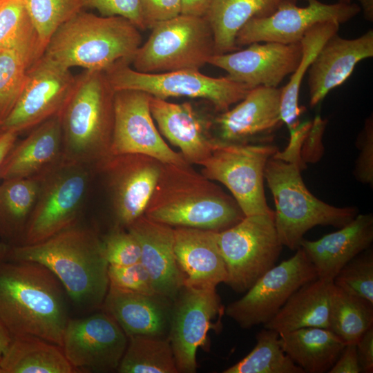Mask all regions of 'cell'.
<instances>
[{"instance_id":"obj_1","label":"cell","mask_w":373,"mask_h":373,"mask_svg":"<svg viewBox=\"0 0 373 373\" xmlns=\"http://www.w3.org/2000/svg\"><path fill=\"white\" fill-rule=\"evenodd\" d=\"M64 291L39 263L0 262V319L12 338L33 336L61 347L69 319Z\"/></svg>"},{"instance_id":"obj_2","label":"cell","mask_w":373,"mask_h":373,"mask_svg":"<svg viewBox=\"0 0 373 373\" xmlns=\"http://www.w3.org/2000/svg\"><path fill=\"white\" fill-rule=\"evenodd\" d=\"M7 260L46 267L73 302L86 309L103 305L109 280L102 238L79 222L41 242L10 246Z\"/></svg>"},{"instance_id":"obj_3","label":"cell","mask_w":373,"mask_h":373,"mask_svg":"<svg viewBox=\"0 0 373 373\" xmlns=\"http://www.w3.org/2000/svg\"><path fill=\"white\" fill-rule=\"evenodd\" d=\"M144 215L172 227L216 232L238 223L245 214L233 197L191 164H162Z\"/></svg>"},{"instance_id":"obj_4","label":"cell","mask_w":373,"mask_h":373,"mask_svg":"<svg viewBox=\"0 0 373 373\" xmlns=\"http://www.w3.org/2000/svg\"><path fill=\"white\" fill-rule=\"evenodd\" d=\"M114 95L104 71L85 70L75 76L59 114L63 160L93 166L111 155Z\"/></svg>"},{"instance_id":"obj_5","label":"cell","mask_w":373,"mask_h":373,"mask_svg":"<svg viewBox=\"0 0 373 373\" xmlns=\"http://www.w3.org/2000/svg\"><path fill=\"white\" fill-rule=\"evenodd\" d=\"M141 45L139 29L128 19L82 10L57 28L44 55L69 69L105 71L119 61L131 64Z\"/></svg>"},{"instance_id":"obj_6","label":"cell","mask_w":373,"mask_h":373,"mask_svg":"<svg viewBox=\"0 0 373 373\" xmlns=\"http://www.w3.org/2000/svg\"><path fill=\"white\" fill-rule=\"evenodd\" d=\"M274 154L267 162L264 178L274 200L275 227L283 246L297 250L312 228L340 229L357 216L356 207H338L317 198L305 184L300 167Z\"/></svg>"},{"instance_id":"obj_7","label":"cell","mask_w":373,"mask_h":373,"mask_svg":"<svg viewBox=\"0 0 373 373\" xmlns=\"http://www.w3.org/2000/svg\"><path fill=\"white\" fill-rule=\"evenodd\" d=\"M132 60L145 73L199 70L216 54L211 28L205 17L184 15L155 23Z\"/></svg>"},{"instance_id":"obj_8","label":"cell","mask_w":373,"mask_h":373,"mask_svg":"<svg viewBox=\"0 0 373 373\" xmlns=\"http://www.w3.org/2000/svg\"><path fill=\"white\" fill-rule=\"evenodd\" d=\"M39 178L37 198L18 245L41 242L79 222L91 166L62 160Z\"/></svg>"},{"instance_id":"obj_9","label":"cell","mask_w":373,"mask_h":373,"mask_svg":"<svg viewBox=\"0 0 373 373\" xmlns=\"http://www.w3.org/2000/svg\"><path fill=\"white\" fill-rule=\"evenodd\" d=\"M130 64L127 61H119L104 71L115 91L136 90L163 99L171 97L202 98L222 113L242 100L251 89L227 76L212 77L199 70L145 73L131 68Z\"/></svg>"},{"instance_id":"obj_10","label":"cell","mask_w":373,"mask_h":373,"mask_svg":"<svg viewBox=\"0 0 373 373\" xmlns=\"http://www.w3.org/2000/svg\"><path fill=\"white\" fill-rule=\"evenodd\" d=\"M216 236L227 272L225 284L237 293L246 292L273 267L283 247L274 211L245 216L233 227L216 232Z\"/></svg>"},{"instance_id":"obj_11","label":"cell","mask_w":373,"mask_h":373,"mask_svg":"<svg viewBox=\"0 0 373 373\" xmlns=\"http://www.w3.org/2000/svg\"><path fill=\"white\" fill-rule=\"evenodd\" d=\"M278 149L270 144H236L215 137L209 156L201 163V173L224 185L245 216L273 211L264 190L267 160Z\"/></svg>"},{"instance_id":"obj_12","label":"cell","mask_w":373,"mask_h":373,"mask_svg":"<svg viewBox=\"0 0 373 373\" xmlns=\"http://www.w3.org/2000/svg\"><path fill=\"white\" fill-rule=\"evenodd\" d=\"M289 259L274 265L240 299L229 303L225 314L240 327L265 324L303 285L317 278L316 272L300 247Z\"/></svg>"},{"instance_id":"obj_13","label":"cell","mask_w":373,"mask_h":373,"mask_svg":"<svg viewBox=\"0 0 373 373\" xmlns=\"http://www.w3.org/2000/svg\"><path fill=\"white\" fill-rule=\"evenodd\" d=\"M75 82L69 68L43 55L28 70L14 106L1 123L3 133L19 135L60 114Z\"/></svg>"},{"instance_id":"obj_14","label":"cell","mask_w":373,"mask_h":373,"mask_svg":"<svg viewBox=\"0 0 373 373\" xmlns=\"http://www.w3.org/2000/svg\"><path fill=\"white\" fill-rule=\"evenodd\" d=\"M304 1H307V6L300 7L296 5V0H285L271 15L251 19L237 33L236 46L256 42H300L314 25L325 21L341 24L361 11V7L354 3L326 4L318 0Z\"/></svg>"},{"instance_id":"obj_15","label":"cell","mask_w":373,"mask_h":373,"mask_svg":"<svg viewBox=\"0 0 373 373\" xmlns=\"http://www.w3.org/2000/svg\"><path fill=\"white\" fill-rule=\"evenodd\" d=\"M224 312L216 288L183 286L173 301L168 334L178 372H196L197 350L208 345L209 329L221 327L213 321Z\"/></svg>"},{"instance_id":"obj_16","label":"cell","mask_w":373,"mask_h":373,"mask_svg":"<svg viewBox=\"0 0 373 373\" xmlns=\"http://www.w3.org/2000/svg\"><path fill=\"white\" fill-rule=\"evenodd\" d=\"M127 343L123 329L105 311L69 318L61 347L76 372L105 373L117 370Z\"/></svg>"},{"instance_id":"obj_17","label":"cell","mask_w":373,"mask_h":373,"mask_svg":"<svg viewBox=\"0 0 373 373\" xmlns=\"http://www.w3.org/2000/svg\"><path fill=\"white\" fill-rule=\"evenodd\" d=\"M150 97V95L136 90L115 91L114 126L110 155L142 154L162 164H189L162 137L151 113Z\"/></svg>"},{"instance_id":"obj_18","label":"cell","mask_w":373,"mask_h":373,"mask_svg":"<svg viewBox=\"0 0 373 373\" xmlns=\"http://www.w3.org/2000/svg\"><path fill=\"white\" fill-rule=\"evenodd\" d=\"M160 161L142 154L109 155L95 166L105 175L117 225L144 215L162 171Z\"/></svg>"},{"instance_id":"obj_19","label":"cell","mask_w":373,"mask_h":373,"mask_svg":"<svg viewBox=\"0 0 373 373\" xmlns=\"http://www.w3.org/2000/svg\"><path fill=\"white\" fill-rule=\"evenodd\" d=\"M241 50L213 55L208 64L227 73L229 79L251 88L278 87L284 78L293 73L302 56L300 42L252 43Z\"/></svg>"},{"instance_id":"obj_20","label":"cell","mask_w":373,"mask_h":373,"mask_svg":"<svg viewBox=\"0 0 373 373\" xmlns=\"http://www.w3.org/2000/svg\"><path fill=\"white\" fill-rule=\"evenodd\" d=\"M282 88L257 86L233 108L213 119L216 139L236 144H269L283 124Z\"/></svg>"},{"instance_id":"obj_21","label":"cell","mask_w":373,"mask_h":373,"mask_svg":"<svg viewBox=\"0 0 373 373\" xmlns=\"http://www.w3.org/2000/svg\"><path fill=\"white\" fill-rule=\"evenodd\" d=\"M373 57V30L347 39L337 33L323 44L308 73L309 104L320 103L332 89L343 84L361 61Z\"/></svg>"},{"instance_id":"obj_22","label":"cell","mask_w":373,"mask_h":373,"mask_svg":"<svg viewBox=\"0 0 373 373\" xmlns=\"http://www.w3.org/2000/svg\"><path fill=\"white\" fill-rule=\"evenodd\" d=\"M126 229L137 240L140 262L156 294L174 300L184 286V276L174 251V228L141 216Z\"/></svg>"},{"instance_id":"obj_23","label":"cell","mask_w":373,"mask_h":373,"mask_svg":"<svg viewBox=\"0 0 373 373\" xmlns=\"http://www.w3.org/2000/svg\"><path fill=\"white\" fill-rule=\"evenodd\" d=\"M149 106L160 133L180 150L188 163L200 165L209 156L215 140L210 133L212 124L191 104L171 103L151 96Z\"/></svg>"},{"instance_id":"obj_24","label":"cell","mask_w":373,"mask_h":373,"mask_svg":"<svg viewBox=\"0 0 373 373\" xmlns=\"http://www.w3.org/2000/svg\"><path fill=\"white\" fill-rule=\"evenodd\" d=\"M216 234L211 230L174 228V251L184 276V286L213 289L226 283L227 272Z\"/></svg>"},{"instance_id":"obj_25","label":"cell","mask_w":373,"mask_h":373,"mask_svg":"<svg viewBox=\"0 0 373 373\" xmlns=\"http://www.w3.org/2000/svg\"><path fill=\"white\" fill-rule=\"evenodd\" d=\"M372 241V213H358L336 231L316 240L303 239L300 247L314 267L317 278L333 281L341 269L369 249Z\"/></svg>"},{"instance_id":"obj_26","label":"cell","mask_w":373,"mask_h":373,"mask_svg":"<svg viewBox=\"0 0 373 373\" xmlns=\"http://www.w3.org/2000/svg\"><path fill=\"white\" fill-rule=\"evenodd\" d=\"M16 142L0 166V180L39 177L63 160L59 114L43 122Z\"/></svg>"},{"instance_id":"obj_27","label":"cell","mask_w":373,"mask_h":373,"mask_svg":"<svg viewBox=\"0 0 373 373\" xmlns=\"http://www.w3.org/2000/svg\"><path fill=\"white\" fill-rule=\"evenodd\" d=\"M102 306L127 337H168L173 300L166 297L134 293L109 285Z\"/></svg>"},{"instance_id":"obj_28","label":"cell","mask_w":373,"mask_h":373,"mask_svg":"<svg viewBox=\"0 0 373 373\" xmlns=\"http://www.w3.org/2000/svg\"><path fill=\"white\" fill-rule=\"evenodd\" d=\"M333 281L316 278L303 285L276 315L263 325L278 333L303 327L329 329Z\"/></svg>"},{"instance_id":"obj_29","label":"cell","mask_w":373,"mask_h":373,"mask_svg":"<svg viewBox=\"0 0 373 373\" xmlns=\"http://www.w3.org/2000/svg\"><path fill=\"white\" fill-rule=\"evenodd\" d=\"M284 352L308 373L328 372L346 345L326 328L303 327L279 333Z\"/></svg>"},{"instance_id":"obj_30","label":"cell","mask_w":373,"mask_h":373,"mask_svg":"<svg viewBox=\"0 0 373 373\" xmlns=\"http://www.w3.org/2000/svg\"><path fill=\"white\" fill-rule=\"evenodd\" d=\"M285 0H213L206 16L213 33L216 54L239 49L236 35L251 19L274 13Z\"/></svg>"},{"instance_id":"obj_31","label":"cell","mask_w":373,"mask_h":373,"mask_svg":"<svg viewBox=\"0 0 373 373\" xmlns=\"http://www.w3.org/2000/svg\"><path fill=\"white\" fill-rule=\"evenodd\" d=\"M0 367L1 373H77L61 346L33 336L12 338Z\"/></svg>"},{"instance_id":"obj_32","label":"cell","mask_w":373,"mask_h":373,"mask_svg":"<svg viewBox=\"0 0 373 373\" xmlns=\"http://www.w3.org/2000/svg\"><path fill=\"white\" fill-rule=\"evenodd\" d=\"M39 185V176L6 180L0 184V237L10 246L21 242Z\"/></svg>"},{"instance_id":"obj_33","label":"cell","mask_w":373,"mask_h":373,"mask_svg":"<svg viewBox=\"0 0 373 373\" xmlns=\"http://www.w3.org/2000/svg\"><path fill=\"white\" fill-rule=\"evenodd\" d=\"M339 23L325 21L311 27L300 40L302 56L296 70L291 73L287 85L282 88L280 116L283 124L289 130L297 125L303 108L298 104L300 88L305 75L307 73L318 52L332 35L338 32Z\"/></svg>"},{"instance_id":"obj_34","label":"cell","mask_w":373,"mask_h":373,"mask_svg":"<svg viewBox=\"0 0 373 373\" xmlns=\"http://www.w3.org/2000/svg\"><path fill=\"white\" fill-rule=\"evenodd\" d=\"M119 373H178L168 337L128 336V343L117 370Z\"/></svg>"},{"instance_id":"obj_35","label":"cell","mask_w":373,"mask_h":373,"mask_svg":"<svg viewBox=\"0 0 373 373\" xmlns=\"http://www.w3.org/2000/svg\"><path fill=\"white\" fill-rule=\"evenodd\" d=\"M373 326V304L334 285L331 298L329 329L345 344H356Z\"/></svg>"},{"instance_id":"obj_36","label":"cell","mask_w":373,"mask_h":373,"mask_svg":"<svg viewBox=\"0 0 373 373\" xmlns=\"http://www.w3.org/2000/svg\"><path fill=\"white\" fill-rule=\"evenodd\" d=\"M256 338L253 350L223 373H305L284 352L278 332L264 328Z\"/></svg>"},{"instance_id":"obj_37","label":"cell","mask_w":373,"mask_h":373,"mask_svg":"<svg viewBox=\"0 0 373 373\" xmlns=\"http://www.w3.org/2000/svg\"><path fill=\"white\" fill-rule=\"evenodd\" d=\"M0 46L17 48L35 62L44 55L23 0H4L0 7Z\"/></svg>"},{"instance_id":"obj_38","label":"cell","mask_w":373,"mask_h":373,"mask_svg":"<svg viewBox=\"0 0 373 373\" xmlns=\"http://www.w3.org/2000/svg\"><path fill=\"white\" fill-rule=\"evenodd\" d=\"M35 61L23 51L0 46V119L1 123L14 106Z\"/></svg>"},{"instance_id":"obj_39","label":"cell","mask_w":373,"mask_h":373,"mask_svg":"<svg viewBox=\"0 0 373 373\" xmlns=\"http://www.w3.org/2000/svg\"><path fill=\"white\" fill-rule=\"evenodd\" d=\"M44 51L57 28L84 8V0H23Z\"/></svg>"},{"instance_id":"obj_40","label":"cell","mask_w":373,"mask_h":373,"mask_svg":"<svg viewBox=\"0 0 373 373\" xmlns=\"http://www.w3.org/2000/svg\"><path fill=\"white\" fill-rule=\"evenodd\" d=\"M339 289L373 304V252L366 249L338 272L333 280Z\"/></svg>"},{"instance_id":"obj_41","label":"cell","mask_w":373,"mask_h":373,"mask_svg":"<svg viewBox=\"0 0 373 373\" xmlns=\"http://www.w3.org/2000/svg\"><path fill=\"white\" fill-rule=\"evenodd\" d=\"M117 225L102 238L104 256L108 265L127 266L140 262L141 249L136 238Z\"/></svg>"},{"instance_id":"obj_42","label":"cell","mask_w":373,"mask_h":373,"mask_svg":"<svg viewBox=\"0 0 373 373\" xmlns=\"http://www.w3.org/2000/svg\"><path fill=\"white\" fill-rule=\"evenodd\" d=\"M108 277L109 285L117 289L156 294L150 276L140 262L127 266L108 265Z\"/></svg>"},{"instance_id":"obj_43","label":"cell","mask_w":373,"mask_h":373,"mask_svg":"<svg viewBox=\"0 0 373 373\" xmlns=\"http://www.w3.org/2000/svg\"><path fill=\"white\" fill-rule=\"evenodd\" d=\"M84 8L97 10L103 17L119 16L131 21L139 30H146L142 0H84Z\"/></svg>"},{"instance_id":"obj_44","label":"cell","mask_w":373,"mask_h":373,"mask_svg":"<svg viewBox=\"0 0 373 373\" xmlns=\"http://www.w3.org/2000/svg\"><path fill=\"white\" fill-rule=\"evenodd\" d=\"M357 146L360 152L356 160L354 175L359 182L372 185L373 183V119H366L364 128L358 137Z\"/></svg>"},{"instance_id":"obj_45","label":"cell","mask_w":373,"mask_h":373,"mask_svg":"<svg viewBox=\"0 0 373 373\" xmlns=\"http://www.w3.org/2000/svg\"><path fill=\"white\" fill-rule=\"evenodd\" d=\"M146 28L180 15V0H142Z\"/></svg>"},{"instance_id":"obj_46","label":"cell","mask_w":373,"mask_h":373,"mask_svg":"<svg viewBox=\"0 0 373 373\" xmlns=\"http://www.w3.org/2000/svg\"><path fill=\"white\" fill-rule=\"evenodd\" d=\"M327 120L317 115L312 122L311 127L303 142L300 157L304 163H315L323 155L324 147L322 142Z\"/></svg>"},{"instance_id":"obj_47","label":"cell","mask_w":373,"mask_h":373,"mask_svg":"<svg viewBox=\"0 0 373 373\" xmlns=\"http://www.w3.org/2000/svg\"><path fill=\"white\" fill-rule=\"evenodd\" d=\"M312 125V122L298 123L289 130L290 140L289 144L283 151L278 150L274 154L276 157L291 163L297 164L301 170H304L306 164L300 157V150L305 136Z\"/></svg>"},{"instance_id":"obj_48","label":"cell","mask_w":373,"mask_h":373,"mask_svg":"<svg viewBox=\"0 0 373 373\" xmlns=\"http://www.w3.org/2000/svg\"><path fill=\"white\" fill-rule=\"evenodd\" d=\"M356 344H346L338 358L327 373H360Z\"/></svg>"},{"instance_id":"obj_49","label":"cell","mask_w":373,"mask_h":373,"mask_svg":"<svg viewBox=\"0 0 373 373\" xmlns=\"http://www.w3.org/2000/svg\"><path fill=\"white\" fill-rule=\"evenodd\" d=\"M361 372H373V326L369 328L356 343Z\"/></svg>"},{"instance_id":"obj_50","label":"cell","mask_w":373,"mask_h":373,"mask_svg":"<svg viewBox=\"0 0 373 373\" xmlns=\"http://www.w3.org/2000/svg\"><path fill=\"white\" fill-rule=\"evenodd\" d=\"M213 0H180V14L204 17Z\"/></svg>"},{"instance_id":"obj_51","label":"cell","mask_w":373,"mask_h":373,"mask_svg":"<svg viewBox=\"0 0 373 373\" xmlns=\"http://www.w3.org/2000/svg\"><path fill=\"white\" fill-rule=\"evenodd\" d=\"M18 134L13 132H3L0 135V166L6 156L17 140Z\"/></svg>"},{"instance_id":"obj_52","label":"cell","mask_w":373,"mask_h":373,"mask_svg":"<svg viewBox=\"0 0 373 373\" xmlns=\"http://www.w3.org/2000/svg\"><path fill=\"white\" fill-rule=\"evenodd\" d=\"M12 340V337L11 334L0 319V362Z\"/></svg>"},{"instance_id":"obj_53","label":"cell","mask_w":373,"mask_h":373,"mask_svg":"<svg viewBox=\"0 0 373 373\" xmlns=\"http://www.w3.org/2000/svg\"><path fill=\"white\" fill-rule=\"evenodd\" d=\"M363 10L364 17L369 21H373V0H358Z\"/></svg>"},{"instance_id":"obj_54","label":"cell","mask_w":373,"mask_h":373,"mask_svg":"<svg viewBox=\"0 0 373 373\" xmlns=\"http://www.w3.org/2000/svg\"><path fill=\"white\" fill-rule=\"evenodd\" d=\"M10 245L4 242H0V262L7 260Z\"/></svg>"},{"instance_id":"obj_55","label":"cell","mask_w":373,"mask_h":373,"mask_svg":"<svg viewBox=\"0 0 373 373\" xmlns=\"http://www.w3.org/2000/svg\"><path fill=\"white\" fill-rule=\"evenodd\" d=\"M352 0H339L338 2L343 3H350Z\"/></svg>"},{"instance_id":"obj_56","label":"cell","mask_w":373,"mask_h":373,"mask_svg":"<svg viewBox=\"0 0 373 373\" xmlns=\"http://www.w3.org/2000/svg\"><path fill=\"white\" fill-rule=\"evenodd\" d=\"M3 133L2 129H1V120L0 119V135Z\"/></svg>"},{"instance_id":"obj_57","label":"cell","mask_w":373,"mask_h":373,"mask_svg":"<svg viewBox=\"0 0 373 373\" xmlns=\"http://www.w3.org/2000/svg\"><path fill=\"white\" fill-rule=\"evenodd\" d=\"M3 1H4V0H0V7H1L2 3L3 2Z\"/></svg>"}]
</instances>
